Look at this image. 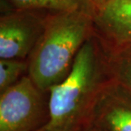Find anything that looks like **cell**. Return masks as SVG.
I'll return each mask as SVG.
<instances>
[{"mask_svg": "<svg viewBox=\"0 0 131 131\" xmlns=\"http://www.w3.org/2000/svg\"><path fill=\"white\" fill-rule=\"evenodd\" d=\"M90 129L131 131V91L112 78L96 102Z\"/></svg>", "mask_w": 131, "mask_h": 131, "instance_id": "5b68a950", "label": "cell"}, {"mask_svg": "<svg viewBox=\"0 0 131 131\" xmlns=\"http://www.w3.org/2000/svg\"><path fill=\"white\" fill-rule=\"evenodd\" d=\"M27 73V60L0 59V94L14 86Z\"/></svg>", "mask_w": 131, "mask_h": 131, "instance_id": "ba28073f", "label": "cell"}, {"mask_svg": "<svg viewBox=\"0 0 131 131\" xmlns=\"http://www.w3.org/2000/svg\"><path fill=\"white\" fill-rule=\"evenodd\" d=\"M124 32L126 38L131 42V0L125 9L124 17Z\"/></svg>", "mask_w": 131, "mask_h": 131, "instance_id": "9c48e42d", "label": "cell"}, {"mask_svg": "<svg viewBox=\"0 0 131 131\" xmlns=\"http://www.w3.org/2000/svg\"><path fill=\"white\" fill-rule=\"evenodd\" d=\"M49 119V91L28 74L0 94V131H39Z\"/></svg>", "mask_w": 131, "mask_h": 131, "instance_id": "3957f363", "label": "cell"}, {"mask_svg": "<svg viewBox=\"0 0 131 131\" xmlns=\"http://www.w3.org/2000/svg\"><path fill=\"white\" fill-rule=\"evenodd\" d=\"M94 17L77 10L46 18L43 32L27 60V74L38 88L49 91L69 75L78 52L93 36Z\"/></svg>", "mask_w": 131, "mask_h": 131, "instance_id": "7a4b0ae2", "label": "cell"}, {"mask_svg": "<svg viewBox=\"0 0 131 131\" xmlns=\"http://www.w3.org/2000/svg\"><path fill=\"white\" fill-rule=\"evenodd\" d=\"M112 79L103 46L91 36L69 75L49 90V119L39 131H87L96 102Z\"/></svg>", "mask_w": 131, "mask_h": 131, "instance_id": "6da1fadb", "label": "cell"}, {"mask_svg": "<svg viewBox=\"0 0 131 131\" xmlns=\"http://www.w3.org/2000/svg\"><path fill=\"white\" fill-rule=\"evenodd\" d=\"M102 46L112 78L131 91V43L112 47Z\"/></svg>", "mask_w": 131, "mask_h": 131, "instance_id": "8992f818", "label": "cell"}, {"mask_svg": "<svg viewBox=\"0 0 131 131\" xmlns=\"http://www.w3.org/2000/svg\"><path fill=\"white\" fill-rule=\"evenodd\" d=\"M90 1L92 2L94 4L97 5V7H101V6H103L104 4H107V3H109L110 1H112V0H90Z\"/></svg>", "mask_w": 131, "mask_h": 131, "instance_id": "30bf717a", "label": "cell"}, {"mask_svg": "<svg viewBox=\"0 0 131 131\" xmlns=\"http://www.w3.org/2000/svg\"><path fill=\"white\" fill-rule=\"evenodd\" d=\"M45 19L25 10L0 19V59L28 60L44 31Z\"/></svg>", "mask_w": 131, "mask_h": 131, "instance_id": "277c9868", "label": "cell"}, {"mask_svg": "<svg viewBox=\"0 0 131 131\" xmlns=\"http://www.w3.org/2000/svg\"><path fill=\"white\" fill-rule=\"evenodd\" d=\"M87 131H96L95 129H89Z\"/></svg>", "mask_w": 131, "mask_h": 131, "instance_id": "8fae6325", "label": "cell"}, {"mask_svg": "<svg viewBox=\"0 0 131 131\" xmlns=\"http://www.w3.org/2000/svg\"><path fill=\"white\" fill-rule=\"evenodd\" d=\"M24 9H44L58 12L84 11L95 14L94 4L90 0H11Z\"/></svg>", "mask_w": 131, "mask_h": 131, "instance_id": "52a82bcc", "label": "cell"}]
</instances>
